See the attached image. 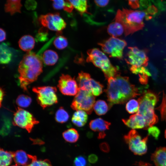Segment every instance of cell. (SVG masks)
I'll use <instances>...</instances> for the list:
<instances>
[{"instance_id":"d6a6232c","label":"cell","mask_w":166,"mask_h":166,"mask_svg":"<svg viewBox=\"0 0 166 166\" xmlns=\"http://www.w3.org/2000/svg\"><path fill=\"white\" fill-rule=\"evenodd\" d=\"M156 109L160 112L161 120L166 121V94L164 92L161 103Z\"/></svg>"},{"instance_id":"2e32d148","label":"cell","mask_w":166,"mask_h":166,"mask_svg":"<svg viewBox=\"0 0 166 166\" xmlns=\"http://www.w3.org/2000/svg\"><path fill=\"white\" fill-rule=\"evenodd\" d=\"M35 157L22 150H18L14 153V160L16 164L20 166H27Z\"/></svg>"},{"instance_id":"7402d4cb","label":"cell","mask_w":166,"mask_h":166,"mask_svg":"<svg viewBox=\"0 0 166 166\" xmlns=\"http://www.w3.org/2000/svg\"><path fill=\"white\" fill-rule=\"evenodd\" d=\"M58 56L57 53L52 50L48 49L45 51L42 55V59L46 65H53L57 61Z\"/></svg>"},{"instance_id":"ba28073f","label":"cell","mask_w":166,"mask_h":166,"mask_svg":"<svg viewBox=\"0 0 166 166\" xmlns=\"http://www.w3.org/2000/svg\"><path fill=\"white\" fill-rule=\"evenodd\" d=\"M148 136L142 138L136 131L132 129L124 135V138L131 151L136 155H142L147 152Z\"/></svg>"},{"instance_id":"f546056e","label":"cell","mask_w":166,"mask_h":166,"mask_svg":"<svg viewBox=\"0 0 166 166\" xmlns=\"http://www.w3.org/2000/svg\"><path fill=\"white\" fill-rule=\"evenodd\" d=\"M16 103L20 107H28L32 102L31 98L28 96L21 94L19 95L16 100Z\"/></svg>"},{"instance_id":"b9f144b4","label":"cell","mask_w":166,"mask_h":166,"mask_svg":"<svg viewBox=\"0 0 166 166\" xmlns=\"http://www.w3.org/2000/svg\"><path fill=\"white\" fill-rule=\"evenodd\" d=\"M100 148L101 150L105 152H108L110 150L109 146L106 142H103L100 145Z\"/></svg>"},{"instance_id":"7bdbcfd3","label":"cell","mask_w":166,"mask_h":166,"mask_svg":"<svg viewBox=\"0 0 166 166\" xmlns=\"http://www.w3.org/2000/svg\"><path fill=\"white\" fill-rule=\"evenodd\" d=\"M98 159L97 156L94 154L90 155L88 158V161L92 164L96 163Z\"/></svg>"},{"instance_id":"f6af8a7d","label":"cell","mask_w":166,"mask_h":166,"mask_svg":"<svg viewBox=\"0 0 166 166\" xmlns=\"http://www.w3.org/2000/svg\"><path fill=\"white\" fill-rule=\"evenodd\" d=\"M136 166H152V165L149 163L140 161L137 163Z\"/></svg>"},{"instance_id":"603a6c76","label":"cell","mask_w":166,"mask_h":166,"mask_svg":"<svg viewBox=\"0 0 166 166\" xmlns=\"http://www.w3.org/2000/svg\"><path fill=\"white\" fill-rule=\"evenodd\" d=\"M71 4L80 14L82 15L86 13L90 14L88 12L87 0H65Z\"/></svg>"},{"instance_id":"8992f818","label":"cell","mask_w":166,"mask_h":166,"mask_svg":"<svg viewBox=\"0 0 166 166\" xmlns=\"http://www.w3.org/2000/svg\"><path fill=\"white\" fill-rule=\"evenodd\" d=\"M128 48L126 61L130 66L131 71L135 74H138L148 65L147 50L140 49L136 46L129 47Z\"/></svg>"},{"instance_id":"9a60e30c","label":"cell","mask_w":166,"mask_h":166,"mask_svg":"<svg viewBox=\"0 0 166 166\" xmlns=\"http://www.w3.org/2000/svg\"><path fill=\"white\" fill-rule=\"evenodd\" d=\"M123 123L128 127L132 129H145L146 121L141 115L136 113L131 115L128 119H122Z\"/></svg>"},{"instance_id":"3957f363","label":"cell","mask_w":166,"mask_h":166,"mask_svg":"<svg viewBox=\"0 0 166 166\" xmlns=\"http://www.w3.org/2000/svg\"><path fill=\"white\" fill-rule=\"evenodd\" d=\"M152 18L147 9L140 10L123 8L117 11L115 21L122 25L124 35L127 36L142 30L144 26V19L148 20Z\"/></svg>"},{"instance_id":"bcb514c9","label":"cell","mask_w":166,"mask_h":166,"mask_svg":"<svg viewBox=\"0 0 166 166\" xmlns=\"http://www.w3.org/2000/svg\"><path fill=\"white\" fill-rule=\"evenodd\" d=\"M5 95V92L2 88H0V106H1L2 102Z\"/></svg>"},{"instance_id":"7c38bea8","label":"cell","mask_w":166,"mask_h":166,"mask_svg":"<svg viewBox=\"0 0 166 166\" xmlns=\"http://www.w3.org/2000/svg\"><path fill=\"white\" fill-rule=\"evenodd\" d=\"M39 21L44 27L51 30L57 31L59 35L66 25L58 13L42 15L39 18Z\"/></svg>"},{"instance_id":"5bb4252c","label":"cell","mask_w":166,"mask_h":166,"mask_svg":"<svg viewBox=\"0 0 166 166\" xmlns=\"http://www.w3.org/2000/svg\"><path fill=\"white\" fill-rule=\"evenodd\" d=\"M111 124L110 122L99 118L91 121L89 126L93 131L99 132L98 138L100 139L105 137L106 134L105 132L109 129Z\"/></svg>"},{"instance_id":"7a4b0ae2","label":"cell","mask_w":166,"mask_h":166,"mask_svg":"<svg viewBox=\"0 0 166 166\" xmlns=\"http://www.w3.org/2000/svg\"><path fill=\"white\" fill-rule=\"evenodd\" d=\"M41 57L29 52L23 57L19 65L18 70L21 87L28 92V85L36 81L42 72L43 62Z\"/></svg>"},{"instance_id":"52a82bcc","label":"cell","mask_w":166,"mask_h":166,"mask_svg":"<svg viewBox=\"0 0 166 166\" xmlns=\"http://www.w3.org/2000/svg\"><path fill=\"white\" fill-rule=\"evenodd\" d=\"M95 97L90 92L79 89L73 99L71 107L74 110H83L91 114L95 103Z\"/></svg>"},{"instance_id":"484cf974","label":"cell","mask_w":166,"mask_h":166,"mask_svg":"<svg viewBox=\"0 0 166 166\" xmlns=\"http://www.w3.org/2000/svg\"><path fill=\"white\" fill-rule=\"evenodd\" d=\"M110 108L109 105L102 100H98L95 103L93 109L96 113L101 116L105 114Z\"/></svg>"},{"instance_id":"ffe728a7","label":"cell","mask_w":166,"mask_h":166,"mask_svg":"<svg viewBox=\"0 0 166 166\" xmlns=\"http://www.w3.org/2000/svg\"><path fill=\"white\" fill-rule=\"evenodd\" d=\"M21 0H7L5 5L6 12L13 15L17 13H20L22 7Z\"/></svg>"},{"instance_id":"83f0119b","label":"cell","mask_w":166,"mask_h":166,"mask_svg":"<svg viewBox=\"0 0 166 166\" xmlns=\"http://www.w3.org/2000/svg\"><path fill=\"white\" fill-rule=\"evenodd\" d=\"M103 85L100 82L91 78L89 91L94 96H98L102 93Z\"/></svg>"},{"instance_id":"44dd1931","label":"cell","mask_w":166,"mask_h":166,"mask_svg":"<svg viewBox=\"0 0 166 166\" xmlns=\"http://www.w3.org/2000/svg\"><path fill=\"white\" fill-rule=\"evenodd\" d=\"M108 34L112 37L117 38L124 33V29L119 22L115 21L110 24L107 29Z\"/></svg>"},{"instance_id":"e575fe53","label":"cell","mask_w":166,"mask_h":166,"mask_svg":"<svg viewBox=\"0 0 166 166\" xmlns=\"http://www.w3.org/2000/svg\"><path fill=\"white\" fill-rule=\"evenodd\" d=\"M73 164L74 166H89L85 157L82 156L76 157L74 160Z\"/></svg>"},{"instance_id":"4316f807","label":"cell","mask_w":166,"mask_h":166,"mask_svg":"<svg viewBox=\"0 0 166 166\" xmlns=\"http://www.w3.org/2000/svg\"><path fill=\"white\" fill-rule=\"evenodd\" d=\"M62 136L66 141L71 143L76 142L79 138L78 131L74 128H69L65 131Z\"/></svg>"},{"instance_id":"277c9868","label":"cell","mask_w":166,"mask_h":166,"mask_svg":"<svg viewBox=\"0 0 166 166\" xmlns=\"http://www.w3.org/2000/svg\"><path fill=\"white\" fill-rule=\"evenodd\" d=\"M158 94L150 90L143 93L138 101L139 108L137 113L143 116L146 122V129L153 126L158 121V119L155 113L154 107L159 101Z\"/></svg>"},{"instance_id":"7dc6e473","label":"cell","mask_w":166,"mask_h":166,"mask_svg":"<svg viewBox=\"0 0 166 166\" xmlns=\"http://www.w3.org/2000/svg\"><path fill=\"white\" fill-rule=\"evenodd\" d=\"M164 136H165V138L166 139V130H165V131Z\"/></svg>"},{"instance_id":"4dcf8cb0","label":"cell","mask_w":166,"mask_h":166,"mask_svg":"<svg viewBox=\"0 0 166 166\" xmlns=\"http://www.w3.org/2000/svg\"><path fill=\"white\" fill-rule=\"evenodd\" d=\"M53 43L56 48L61 50L67 46L68 41L67 38L64 36L59 35L55 39Z\"/></svg>"},{"instance_id":"ee69618b","label":"cell","mask_w":166,"mask_h":166,"mask_svg":"<svg viewBox=\"0 0 166 166\" xmlns=\"http://www.w3.org/2000/svg\"><path fill=\"white\" fill-rule=\"evenodd\" d=\"M0 41L1 42H2L6 40V34L5 31L2 28H0Z\"/></svg>"},{"instance_id":"ab89813d","label":"cell","mask_w":166,"mask_h":166,"mask_svg":"<svg viewBox=\"0 0 166 166\" xmlns=\"http://www.w3.org/2000/svg\"><path fill=\"white\" fill-rule=\"evenodd\" d=\"M129 6L133 9L139 8L140 6L139 0H127Z\"/></svg>"},{"instance_id":"d4e9b609","label":"cell","mask_w":166,"mask_h":166,"mask_svg":"<svg viewBox=\"0 0 166 166\" xmlns=\"http://www.w3.org/2000/svg\"><path fill=\"white\" fill-rule=\"evenodd\" d=\"M11 53L5 44L2 43L0 45V63L6 64L10 61L12 57Z\"/></svg>"},{"instance_id":"74e56055","label":"cell","mask_w":166,"mask_h":166,"mask_svg":"<svg viewBox=\"0 0 166 166\" xmlns=\"http://www.w3.org/2000/svg\"><path fill=\"white\" fill-rule=\"evenodd\" d=\"M26 8L29 10H34L37 7V2L34 0H26L25 4Z\"/></svg>"},{"instance_id":"8d00e7d4","label":"cell","mask_w":166,"mask_h":166,"mask_svg":"<svg viewBox=\"0 0 166 166\" xmlns=\"http://www.w3.org/2000/svg\"><path fill=\"white\" fill-rule=\"evenodd\" d=\"M53 2L52 6L53 8L56 10L63 9L65 5V0H50Z\"/></svg>"},{"instance_id":"f1b7e54d","label":"cell","mask_w":166,"mask_h":166,"mask_svg":"<svg viewBox=\"0 0 166 166\" xmlns=\"http://www.w3.org/2000/svg\"><path fill=\"white\" fill-rule=\"evenodd\" d=\"M69 115L68 112L62 107H60L55 114L56 121L60 123H64L68 121Z\"/></svg>"},{"instance_id":"c3c4849f","label":"cell","mask_w":166,"mask_h":166,"mask_svg":"<svg viewBox=\"0 0 166 166\" xmlns=\"http://www.w3.org/2000/svg\"><path fill=\"white\" fill-rule=\"evenodd\" d=\"M11 166H19V165H18L17 164H15V165H11Z\"/></svg>"},{"instance_id":"cb8c5ba5","label":"cell","mask_w":166,"mask_h":166,"mask_svg":"<svg viewBox=\"0 0 166 166\" xmlns=\"http://www.w3.org/2000/svg\"><path fill=\"white\" fill-rule=\"evenodd\" d=\"M13 160V152L0 149V166H10Z\"/></svg>"},{"instance_id":"6da1fadb","label":"cell","mask_w":166,"mask_h":166,"mask_svg":"<svg viewBox=\"0 0 166 166\" xmlns=\"http://www.w3.org/2000/svg\"><path fill=\"white\" fill-rule=\"evenodd\" d=\"M106 94L110 109L115 104H122L140 95L137 88L131 84L128 77L120 74L107 80Z\"/></svg>"},{"instance_id":"1f68e13d","label":"cell","mask_w":166,"mask_h":166,"mask_svg":"<svg viewBox=\"0 0 166 166\" xmlns=\"http://www.w3.org/2000/svg\"><path fill=\"white\" fill-rule=\"evenodd\" d=\"M139 108V104L138 101L132 99L129 100L126 103L125 106L127 111L130 114L137 113Z\"/></svg>"},{"instance_id":"30bf717a","label":"cell","mask_w":166,"mask_h":166,"mask_svg":"<svg viewBox=\"0 0 166 166\" xmlns=\"http://www.w3.org/2000/svg\"><path fill=\"white\" fill-rule=\"evenodd\" d=\"M98 44L103 52L110 57L121 59L123 57V51L127 45V42L123 39L111 37Z\"/></svg>"},{"instance_id":"5b68a950","label":"cell","mask_w":166,"mask_h":166,"mask_svg":"<svg viewBox=\"0 0 166 166\" xmlns=\"http://www.w3.org/2000/svg\"><path fill=\"white\" fill-rule=\"evenodd\" d=\"M87 62H91L100 68L107 80L120 74L118 68L113 65L107 56L99 49H90L87 51Z\"/></svg>"},{"instance_id":"4fadbf2b","label":"cell","mask_w":166,"mask_h":166,"mask_svg":"<svg viewBox=\"0 0 166 166\" xmlns=\"http://www.w3.org/2000/svg\"><path fill=\"white\" fill-rule=\"evenodd\" d=\"M57 87L63 94L68 96L76 95L79 89L74 78L64 74H62L60 77Z\"/></svg>"},{"instance_id":"ac0fdd59","label":"cell","mask_w":166,"mask_h":166,"mask_svg":"<svg viewBox=\"0 0 166 166\" xmlns=\"http://www.w3.org/2000/svg\"><path fill=\"white\" fill-rule=\"evenodd\" d=\"M35 43L34 38L30 35H27L22 36L20 38L18 41V45L22 50L28 52L33 49Z\"/></svg>"},{"instance_id":"d590c367","label":"cell","mask_w":166,"mask_h":166,"mask_svg":"<svg viewBox=\"0 0 166 166\" xmlns=\"http://www.w3.org/2000/svg\"><path fill=\"white\" fill-rule=\"evenodd\" d=\"M147 130L148 135H151L155 139H158L160 133V131L157 127L152 126L148 127Z\"/></svg>"},{"instance_id":"8fae6325","label":"cell","mask_w":166,"mask_h":166,"mask_svg":"<svg viewBox=\"0 0 166 166\" xmlns=\"http://www.w3.org/2000/svg\"><path fill=\"white\" fill-rule=\"evenodd\" d=\"M39 123L31 113L21 107H18L14 114L13 124L25 129L29 132Z\"/></svg>"},{"instance_id":"836d02e7","label":"cell","mask_w":166,"mask_h":166,"mask_svg":"<svg viewBox=\"0 0 166 166\" xmlns=\"http://www.w3.org/2000/svg\"><path fill=\"white\" fill-rule=\"evenodd\" d=\"M27 166H52L50 163L47 160H38L35 157L31 162Z\"/></svg>"},{"instance_id":"60d3db41","label":"cell","mask_w":166,"mask_h":166,"mask_svg":"<svg viewBox=\"0 0 166 166\" xmlns=\"http://www.w3.org/2000/svg\"><path fill=\"white\" fill-rule=\"evenodd\" d=\"M97 6L101 7L106 6L108 4L109 0H94Z\"/></svg>"},{"instance_id":"f35d334b","label":"cell","mask_w":166,"mask_h":166,"mask_svg":"<svg viewBox=\"0 0 166 166\" xmlns=\"http://www.w3.org/2000/svg\"><path fill=\"white\" fill-rule=\"evenodd\" d=\"M148 67L152 76L154 79H156L157 76V71L156 68L151 64L148 63Z\"/></svg>"},{"instance_id":"d6986e66","label":"cell","mask_w":166,"mask_h":166,"mask_svg":"<svg viewBox=\"0 0 166 166\" xmlns=\"http://www.w3.org/2000/svg\"><path fill=\"white\" fill-rule=\"evenodd\" d=\"M88 119L87 113L85 111L78 110L73 113L72 121L73 124L78 127H82L85 125Z\"/></svg>"},{"instance_id":"e0dca14e","label":"cell","mask_w":166,"mask_h":166,"mask_svg":"<svg viewBox=\"0 0 166 166\" xmlns=\"http://www.w3.org/2000/svg\"><path fill=\"white\" fill-rule=\"evenodd\" d=\"M151 158L156 166H166V147L157 148Z\"/></svg>"},{"instance_id":"9c48e42d","label":"cell","mask_w":166,"mask_h":166,"mask_svg":"<svg viewBox=\"0 0 166 166\" xmlns=\"http://www.w3.org/2000/svg\"><path fill=\"white\" fill-rule=\"evenodd\" d=\"M32 90L37 95L38 103L43 109L58 102L56 94L57 89L55 87H34L33 88Z\"/></svg>"}]
</instances>
